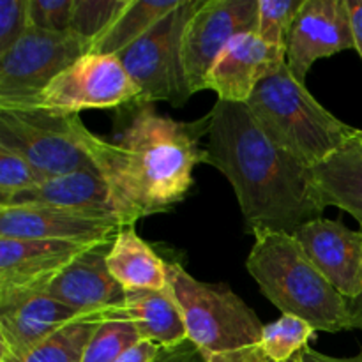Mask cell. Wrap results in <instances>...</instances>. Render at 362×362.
Returning <instances> with one entry per match:
<instances>
[{
	"label": "cell",
	"instance_id": "cell-1",
	"mask_svg": "<svg viewBox=\"0 0 362 362\" xmlns=\"http://www.w3.org/2000/svg\"><path fill=\"white\" fill-rule=\"evenodd\" d=\"M204 163L232 184L246 233L285 232L322 218L310 168L265 134L246 103L219 101L211 110Z\"/></svg>",
	"mask_w": 362,
	"mask_h": 362
},
{
	"label": "cell",
	"instance_id": "cell-2",
	"mask_svg": "<svg viewBox=\"0 0 362 362\" xmlns=\"http://www.w3.org/2000/svg\"><path fill=\"white\" fill-rule=\"evenodd\" d=\"M209 126L211 113L197 122H179L144 103L115 136L92 134V161L112 189L124 226L170 211L186 198L194 166L204 163L200 141Z\"/></svg>",
	"mask_w": 362,
	"mask_h": 362
},
{
	"label": "cell",
	"instance_id": "cell-3",
	"mask_svg": "<svg viewBox=\"0 0 362 362\" xmlns=\"http://www.w3.org/2000/svg\"><path fill=\"white\" fill-rule=\"evenodd\" d=\"M246 269L265 299L283 315L308 322L315 331H352L350 300L322 276L296 237L285 232H258Z\"/></svg>",
	"mask_w": 362,
	"mask_h": 362
},
{
	"label": "cell",
	"instance_id": "cell-4",
	"mask_svg": "<svg viewBox=\"0 0 362 362\" xmlns=\"http://www.w3.org/2000/svg\"><path fill=\"white\" fill-rule=\"evenodd\" d=\"M246 105L265 134L308 168L329 158L357 133L356 127L325 110L286 64L257 85Z\"/></svg>",
	"mask_w": 362,
	"mask_h": 362
},
{
	"label": "cell",
	"instance_id": "cell-5",
	"mask_svg": "<svg viewBox=\"0 0 362 362\" xmlns=\"http://www.w3.org/2000/svg\"><path fill=\"white\" fill-rule=\"evenodd\" d=\"M168 286L186 324L187 339L204 356L260 345L265 325L226 285L198 281L182 265L168 262Z\"/></svg>",
	"mask_w": 362,
	"mask_h": 362
},
{
	"label": "cell",
	"instance_id": "cell-6",
	"mask_svg": "<svg viewBox=\"0 0 362 362\" xmlns=\"http://www.w3.org/2000/svg\"><path fill=\"white\" fill-rule=\"evenodd\" d=\"M92 134L80 115L0 108V145L28 159L46 179L95 166L88 151Z\"/></svg>",
	"mask_w": 362,
	"mask_h": 362
},
{
	"label": "cell",
	"instance_id": "cell-7",
	"mask_svg": "<svg viewBox=\"0 0 362 362\" xmlns=\"http://www.w3.org/2000/svg\"><path fill=\"white\" fill-rule=\"evenodd\" d=\"M204 0H182L147 34L115 55L140 90V105L165 101L184 106L193 95L182 66V39Z\"/></svg>",
	"mask_w": 362,
	"mask_h": 362
},
{
	"label": "cell",
	"instance_id": "cell-8",
	"mask_svg": "<svg viewBox=\"0 0 362 362\" xmlns=\"http://www.w3.org/2000/svg\"><path fill=\"white\" fill-rule=\"evenodd\" d=\"M88 48L71 32L28 28L7 53L0 55V108H34L46 87Z\"/></svg>",
	"mask_w": 362,
	"mask_h": 362
},
{
	"label": "cell",
	"instance_id": "cell-9",
	"mask_svg": "<svg viewBox=\"0 0 362 362\" xmlns=\"http://www.w3.org/2000/svg\"><path fill=\"white\" fill-rule=\"evenodd\" d=\"M140 105V90L115 55L87 53L42 90L34 108L62 115L83 110Z\"/></svg>",
	"mask_w": 362,
	"mask_h": 362
},
{
	"label": "cell",
	"instance_id": "cell-10",
	"mask_svg": "<svg viewBox=\"0 0 362 362\" xmlns=\"http://www.w3.org/2000/svg\"><path fill=\"white\" fill-rule=\"evenodd\" d=\"M258 0H204L182 39V66L191 92L205 90V76L233 37L257 32Z\"/></svg>",
	"mask_w": 362,
	"mask_h": 362
},
{
	"label": "cell",
	"instance_id": "cell-11",
	"mask_svg": "<svg viewBox=\"0 0 362 362\" xmlns=\"http://www.w3.org/2000/svg\"><path fill=\"white\" fill-rule=\"evenodd\" d=\"M94 246L0 237V310L45 296L80 255Z\"/></svg>",
	"mask_w": 362,
	"mask_h": 362
},
{
	"label": "cell",
	"instance_id": "cell-12",
	"mask_svg": "<svg viewBox=\"0 0 362 362\" xmlns=\"http://www.w3.org/2000/svg\"><path fill=\"white\" fill-rule=\"evenodd\" d=\"M356 48L346 0H304L286 41V66L304 83L320 59Z\"/></svg>",
	"mask_w": 362,
	"mask_h": 362
},
{
	"label": "cell",
	"instance_id": "cell-13",
	"mask_svg": "<svg viewBox=\"0 0 362 362\" xmlns=\"http://www.w3.org/2000/svg\"><path fill=\"white\" fill-rule=\"evenodd\" d=\"M120 228H124L120 219L71 209L37 205L0 207V237L7 239L98 246L115 239Z\"/></svg>",
	"mask_w": 362,
	"mask_h": 362
},
{
	"label": "cell",
	"instance_id": "cell-14",
	"mask_svg": "<svg viewBox=\"0 0 362 362\" xmlns=\"http://www.w3.org/2000/svg\"><path fill=\"white\" fill-rule=\"evenodd\" d=\"M297 243L315 267L345 299L362 293V230L356 232L341 221L317 218L293 232Z\"/></svg>",
	"mask_w": 362,
	"mask_h": 362
},
{
	"label": "cell",
	"instance_id": "cell-15",
	"mask_svg": "<svg viewBox=\"0 0 362 362\" xmlns=\"http://www.w3.org/2000/svg\"><path fill=\"white\" fill-rule=\"evenodd\" d=\"M286 64V48L274 46L246 32L226 45L205 76V90H214L219 101L247 103L262 80Z\"/></svg>",
	"mask_w": 362,
	"mask_h": 362
},
{
	"label": "cell",
	"instance_id": "cell-16",
	"mask_svg": "<svg viewBox=\"0 0 362 362\" xmlns=\"http://www.w3.org/2000/svg\"><path fill=\"white\" fill-rule=\"evenodd\" d=\"M113 240L98 244L80 255L53 281L46 296L66 304L76 313L122 308L126 303V288L117 283L106 265Z\"/></svg>",
	"mask_w": 362,
	"mask_h": 362
},
{
	"label": "cell",
	"instance_id": "cell-17",
	"mask_svg": "<svg viewBox=\"0 0 362 362\" xmlns=\"http://www.w3.org/2000/svg\"><path fill=\"white\" fill-rule=\"evenodd\" d=\"M80 315L46 293L0 310V362H23Z\"/></svg>",
	"mask_w": 362,
	"mask_h": 362
},
{
	"label": "cell",
	"instance_id": "cell-18",
	"mask_svg": "<svg viewBox=\"0 0 362 362\" xmlns=\"http://www.w3.org/2000/svg\"><path fill=\"white\" fill-rule=\"evenodd\" d=\"M25 205L71 209V211L120 219L112 189L95 166H87L66 175L46 179L32 189L14 194L0 207H25Z\"/></svg>",
	"mask_w": 362,
	"mask_h": 362
},
{
	"label": "cell",
	"instance_id": "cell-19",
	"mask_svg": "<svg viewBox=\"0 0 362 362\" xmlns=\"http://www.w3.org/2000/svg\"><path fill=\"white\" fill-rule=\"evenodd\" d=\"M322 207H338L357 219L362 230V129L329 158L310 168Z\"/></svg>",
	"mask_w": 362,
	"mask_h": 362
},
{
	"label": "cell",
	"instance_id": "cell-20",
	"mask_svg": "<svg viewBox=\"0 0 362 362\" xmlns=\"http://www.w3.org/2000/svg\"><path fill=\"white\" fill-rule=\"evenodd\" d=\"M106 265L119 285L127 290L168 288V262L163 260L136 233L134 225L124 226L115 235Z\"/></svg>",
	"mask_w": 362,
	"mask_h": 362
},
{
	"label": "cell",
	"instance_id": "cell-21",
	"mask_svg": "<svg viewBox=\"0 0 362 362\" xmlns=\"http://www.w3.org/2000/svg\"><path fill=\"white\" fill-rule=\"evenodd\" d=\"M124 310L145 341L159 349H173L187 341L186 324L170 286L161 292L127 290Z\"/></svg>",
	"mask_w": 362,
	"mask_h": 362
},
{
	"label": "cell",
	"instance_id": "cell-22",
	"mask_svg": "<svg viewBox=\"0 0 362 362\" xmlns=\"http://www.w3.org/2000/svg\"><path fill=\"white\" fill-rule=\"evenodd\" d=\"M182 0H129L112 27L92 45L88 53L119 55L122 49L147 34L159 20L173 13Z\"/></svg>",
	"mask_w": 362,
	"mask_h": 362
},
{
	"label": "cell",
	"instance_id": "cell-23",
	"mask_svg": "<svg viewBox=\"0 0 362 362\" xmlns=\"http://www.w3.org/2000/svg\"><path fill=\"white\" fill-rule=\"evenodd\" d=\"M112 311L105 310L80 315L41 343L23 362H81L95 329Z\"/></svg>",
	"mask_w": 362,
	"mask_h": 362
},
{
	"label": "cell",
	"instance_id": "cell-24",
	"mask_svg": "<svg viewBox=\"0 0 362 362\" xmlns=\"http://www.w3.org/2000/svg\"><path fill=\"white\" fill-rule=\"evenodd\" d=\"M138 341H141L138 329L124 306L117 308L95 329L81 362H115Z\"/></svg>",
	"mask_w": 362,
	"mask_h": 362
},
{
	"label": "cell",
	"instance_id": "cell-25",
	"mask_svg": "<svg viewBox=\"0 0 362 362\" xmlns=\"http://www.w3.org/2000/svg\"><path fill=\"white\" fill-rule=\"evenodd\" d=\"M315 332L308 322L292 315H281L276 322L265 325L260 346L272 362H290L310 346Z\"/></svg>",
	"mask_w": 362,
	"mask_h": 362
},
{
	"label": "cell",
	"instance_id": "cell-26",
	"mask_svg": "<svg viewBox=\"0 0 362 362\" xmlns=\"http://www.w3.org/2000/svg\"><path fill=\"white\" fill-rule=\"evenodd\" d=\"M129 0H74L71 34L87 45H92L108 30L113 21L120 16Z\"/></svg>",
	"mask_w": 362,
	"mask_h": 362
},
{
	"label": "cell",
	"instance_id": "cell-27",
	"mask_svg": "<svg viewBox=\"0 0 362 362\" xmlns=\"http://www.w3.org/2000/svg\"><path fill=\"white\" fill-rule=\"evenodd\" d=\"M304 0H258V37L286 48L290 30Z\"/></svg>",
	"mask_w": 362,
	"mask_h": 362
},
{
	"label": "cell",
	"instance_id": "cell-28",
	"mask_svg": "<svg viewBox=\"0 0 362 362\" xmlns=\"http://www.w3.org/2000/svg\"><path fill=\"white\" fill-rule=\"evenodd\" d=\"M45 180L46 177L28 159L13 148L0 145V205Z\"/></svg>",
	"mask_w": 362,
	"mask_h": 362
},
{
	"label": "cell",
	"instance_id": "cell-29",
	"mask_svg": "<svg viewBox=\"0 0 362 362\" xmlns=\"http://www.w3.org/2000/svg\"><path fill=\"white\" fill-rule=\"evenodd\" d=\"M74 0H28V23L32 28L53 34L71 32Z\"/></svg>",
	"mask_w": 362,
	"mask_h": 362
},
{
	"label": "cell",
	"instance_id": "cell-30",
	"mask_svg": "<svg viewBox=\"0 0 362 362\" xmlns=\"http://www.w3.org/2000/svg\"><path fill=\"white\" fill-rule=\"evenodd\" d=\"M28 28V0H0V55L9 52Z\"/></svg>",
	"mask_w": 362,
	"mask_h": 362
},
{
	"label": "cell",
	"instance_id": "cell-31",
	"mask_svg": "<svg viewBox=\"0 0 362 362\" xmlns=\"http://www.w3.org/2000/svg\"><path fill=\"white\" fill-rule=\"evenodd\" d=\"M154 362H205V357L198 350V346L187 339L182 345L173 346V349H163Z\"/></svg>",
	"mask_w": 362,
	"mask_h": 362
},
{
	"label": "cell",
	"instance_id": "cell-32",
	"mask_svg": "<svg viewBox=\"0 0 362 362\" xmlns=\"http://www.w3.org/2000/svg\"><path fill=\"white\" fill-rule=\"evenodd\" d=\"M205 362H272L264 354L260 345L239 350V352L218 354V356H204Z\"/></svg>",
	"mask_w": 362,
	"mask_h": 362
},
{
	"label": "cell",
	"instance_id": "cell-33",
	"mask_svg": "<svg viewBox=\"0 0 362 362\" xmlns=\"http://www.w3.org/2000/svg\"><path fill=\"white\" fill-rule=\"evenodd\" d=\"M161 352L163 349H159L158 345L141 339L136 345L131 346L127 352H124L115 362H154Z\"/></svg>",
	"mask_w": 362,
	"mask_h": 362
},
{
	"label": "cell",
	"instance_id": "cell-34",
	"mask_svg": "<svg viewBox=\"0 0 362 362\" xmlns=\"http://www.w3.org/2000/svg\"><path fill=\"white\" fill-rule=\"evenodd\" d=\"M350 13V23H352L354 41H356V49L362 60V0H346Z\"/></svg>",
	"mask_w": 362,
	"mask_h": 362
},
{
	"label": "cell",
	"instance_id": "cell-35",
	"mask_svg": "<svg viewBox=\"0 0 362 362\" xmlns=\"http://www.w3.org/2000/svg\"><path fill=\"white\" fill-rule=\"evenodd\" d=\"M299 359L300 362H362V350L357 356L352 357H332L327 356V354L317 352V350L311 349V346H306V349L299 354Z\"/></svg>",
	"mask_w": 362,
	"mask_h": 362
},
{
	"label": "cell",
	"instance_id": "cell-36",
	"mask_svg": "<svg viewBox=\"0 0 362 362\" xmlns=\"http://www.w3.org/2000/svg\"><path fill=\"white\" fill-rule=\"evenodd\" d=\"M350 313H352L354 329L362 331V293L357 299L350 300Z\"/></svg>",
	"mask_w": 362,
	"mask_h": 362
},
{
	"label": "cell",
	"instance_id": "cell-37",
	"mask_svg": "<svg viewBox=\"0 0 362 362\" xmlns=\"http://www.w3.org/2000/svg\"><path fill=\"white\" fill-rule=\"evenodd\" d=\"M290 362H300V359H299V356H297V357H296V359H293V361H290Z\"/></svg>",
	"mask_w": 362,
	"mask_h": 362
}]
</instances>
